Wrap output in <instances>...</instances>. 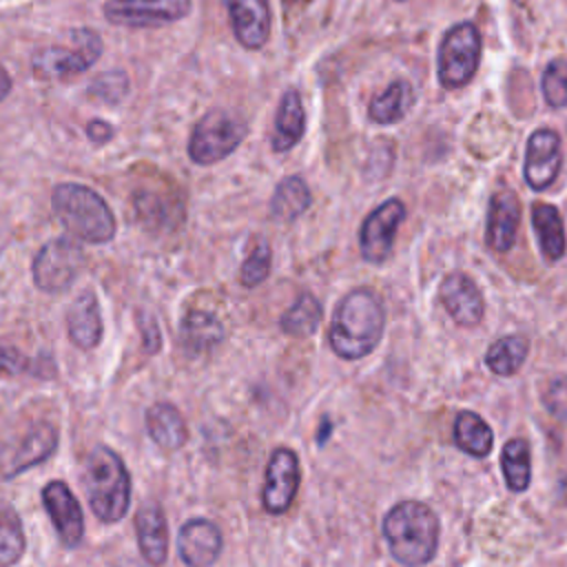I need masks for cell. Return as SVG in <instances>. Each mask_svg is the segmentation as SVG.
Segmentation results:
<instances>
[{"instance_id": "cell-25", "label": "cell", "mask_w": 567, "mask_h": 567, "mask_svg": "<svg viewBox=\"0 0 567 567\" xmlns=\"http://www.w3.org/2000/svg\"><path fill=\"white\" fill-rule=\"evenodd\" d=\"M310 190L306 186V182L297 175H288L284 177L270 199V215L277 221H295L301 213H306V208L310 206Z\"/></svg>"}, {"instance_id": "cell-33", "label": "cell", "mask_w": 567, "mask_h": 567, "mask_svg": "<svg viewBox=\"0 0 567 567\" xmlns=\"http://www.w3.org/2000/svg\"><path fill=\"white\" fill-rule=\"evenodd\" d=\"M270 272V246L266 241H257L246 261L241 264L239 270V281L246 288H252L261 284Z\"/></svg>"}, {"instance_id": "cell-26", "label": "cell", "mask_w": 567, "mask_h": 567, "mask_svg": "<svg viewBox=\"0 0 567 567\" xmlns=\"http://www.w3.org/2000/svg\"><path fill=\"white\" fill-rule=\"evenodd\" d=\"M414 102V93L412 86L405 80H394L383 93H379L370 106H368V115L372 122L377 124H394L399 122L408 109Z\"/></svg>"}, {"instance_id": "cell-36", "label": "cell", "mask_w": 567, "mask_h": 567, "mask_svg": "<svg viewBox=\"0 0 567 567\" xmlns=\"http://www.w3.org/2000/svg\"><path fill=\"white\" fill-rule=\"evenodd\" d=\"M24 368V357L13 346H0V377H13Z\"/></svg>"}, {"instance_id": "cell-39", "label": "cell", "mask_w": 567, "mask_h": 567, "mask_svg": "<svg viewBox=\"0 0 567 567\" xmlns=\"http://www.w3.org/2000/svg\"><path fill=\"white\" fill-rule=\"evenodd\" d=\"M295 2H303V0H295Z\"/></svg>"}, {"instance_id": "cell-10", "label": "cell", "mask_w": 567, "mask_h": 567, "mask_svg": "<svg viewBox=\"0 0 567 567\" xmlns=\"http://www.w3.org/2000/svg\"><path fill=\"white\" fill-rule=\"evenodd\" d=\"M58 445V432L51 423L40 421L27 427L20 439L9 443L4 450H0V476L13 478L22 474L24 470L42 463L51 456V452Z\"/></svg>"}, {"instance_id": "cell-2", "label": "cell", "mask_w": 567, "mask_h": 567, "mask_svg": "<svg viewBox=\"0 0 567 567\" xmlns=\"http://www.w3.org/2000/svg\"><path fill=\"white\" fill-rule=\"evenodd\" d=\"M390 554L405 567L425 565L439 545V518L425 503L401 501L383 518Z\"/></svg>"}, {"instance_id": "cell-11", "label": "cell", "mask_w": 567, "mask_h": 567, "mask_svg": "<svg viewBox=\"0 0 567 567\" xmlns=\"http://www.w3.org/2000/svg\"><path fill=\"white\" fill-rule=\"evenodd\" d=\"M405 217V206L401 199H385L377 206L361 224L359 248L365 261L381 264L390 257L396 228Z\"/></svg>"}, {"instance_id": "cell-20", "label": "cell", "mask_w": 567, "mask_h": 567, "mask_svg": "<svg viewBox=\"0 0 567 567\" xmlns=\"http://www.w3.org/2000/svg\"><path fill=\"white\" fill-rule=\"evenodd\" d=\"M66 328L69 337L75 346L91 350L102 339V317H100V303L91 290L82 292L73 299L66 312Z\"/></svg>"}, {"instance_id": "cell-23", "label": "cell", "mask_w": 567, "mask_h": 567, "mask_svg": "<svg viewBox=\"0 0 567 567\" xmlns=\"http://www.w3.org/2000/svg\"><path fill=\"white\" fill-rule=\"evenodd\" d=\"M532 226L538 237V246L547 261H558L565 255V226L556 206L536 202L532 206Z\"/></svg>"}, {"instance_id": "cell-1", "label": "cell", "mask_w": 567, "mask_h": 567, "mask_svg": "<svg viewBox=\"0 0 567 567\" xmlns=\"http://www.w3.org/2000/svg\"><path fill=\"white\" fill-rule=\"evenodd\" d=\"M383 326L385 312L379 297L370 288H357L334 308L328 330L330 348L341 359H361L377 348Z\"/></svg>"}, {"instance_id": "cell-14", "label": "cell", "mask_w": 567, "mask_h": 567, "mask_svg": "<svg viewBox=\"0 0 567 567\" xmlns=\"http://www.w3.org/2000/svg\"><path fill=\"white\" fill-rule=\"evenodd\" d=\"M44 509L64 547H78L84 536V518L80 503L62 481H51L42 489Z\"/></svg>"}, {"instance_id": "cell-9", "label": "cell", "mask_w": 567, "mask_h": 567, "mask_svg": "<svg viewBox=\"0 0 567 567\" xmlns=\"http://www.w3.org/2000/svg\"><path fill=\"white\" fill-rule=\"evenodd\" d=\"M102 11L111 24L162 27L188 16L190 0H106Z\"/></svg>"}, {"instance_id": "cell-6", "label": "cell", "mask_w": 567, "mask_h": 567, "mask_svg": "<svg viewBox=\"0 0 567 567\" xmlns=\"http://www.w3.org/2000/svg\"><path fill=\"white\" fill-rule=\"evenodd\" d=\"M246 133L248 126L237 113L213 109L195 124L188 140V155L195 164H215L228 157L244 142Z\"/></svg>"}, {"instance_id": "cell-27", "label": "cell", "mask_w": 567, "mask_h": 567, "mask_svg": "<svg viewBox=\"0 0 567 567\" xmlns=\"http://www.w3.org/2000/svg\"><path fill=\"white\" fill-rule=\"evenodd\" d=\"M454 441L470 456H487L492 452L494 434L478 414L463 410L454 421Z\"/></svg>"}, {"instance_id": "cell-15", "label": "cell", "mask_w": 567, "mask_h": 567, "mask_svg": "<svg viewBox=\"0 0 567 567\" xmlns=\"http://www.w3.org/2000/svg\"><path fill=\"white\" fill-rule=\"evenodd\" d=\"M441 301L447 315L463 328H474L483 319V295L465 272H452L441 281Z\"/></svg>"}, {"instance_id": "cell-18", "label": "cell", "mask_w": 567, "mask_h": 567, "mask_svg": "<svg viewBox=\"0 0 567 567\" xmlns=\"http://www.w3.org/2000/svg\"><path fill=\"white\" fill-rule=\"evenodd\" d=\"M520 221V204L512 190H498L489 199L487 208V246L496 252H505L512 248L516 230Z\"/></svg>"}, {"instance_id": "cell-19", "label": "cell", "mask_w": 567, "mask_h": 567, "mask_svg": "<svg viewBox=\"0 0 567 567\" xmlns=\"http://www.w3.org/2000/svg\"><path fill=\"white\" fill-rule=\"evenodd\" d=\"M137 545L146 563L159 567L168 554V525L157 503H144L135 514Z\"/></svg>"}, {"instance_id": "cell-4", "label": "cell", "mask_w": 567, "mask_h": 567, "mask_svg": "<svg viewBox=\"0 0 567 567\" xmlns=\"http://www.w3.org/2000/svg\"><path fill=\"white\" fill-rule=\"evenodd\" d=\"M51 206L60 224L82 241L104 244L115 235V217L111 208L84 184H58L51 195Z\"/></svg>"}, {"instance_id": "cell-8", "label": "cell", "mask_w": 567, "mask_h": 567, "mask_svg": "<svg viewBox=\"0 0 567 567\" xmlns=\"http://www.w3.org/2000/svg\"><path fill=\"white\" fill-rule=\"evenodd\" d=\"M84 264V252L78 241L55 237L44 244L33 259V281L44 292L66 290Z\"/></svg>"}, {"instance_id": "cell-22", "label": "cell", "mask_w": 567, "mask_h": 567, "mask_svg": "<svg viewBox=\"0 0 567 567\" xmlns=\"http://www.w3.org/2000/svg\"><path fill=\"white\" fill-rule=\"evenodd\" d=\"M146 430L153 443L168 452L179 450L188 436L179 410L171 403H155L146 410Z\"/></svg>"}, {"instance_id": "cell-29", "label": "cell", "mask_w": 567, "mask_h": 567, "mask_svg": "<svg viewBox=\"0 0 567 567\" xmlns=\"http://www.w3.org/2000/svg\"><path fill=\"white\" fill-rule=\"evenodd\" d=\"M501 467L512 492H525L532 481L529 445L525 439H509L501 450Z\"/></svg>"}, {"instance_id": "cell-37", "label": "cell", "mask_w": 567, "mask_h": 567, "mask_svg": "<svg viewBox=\"0 0 567 567\" xmlns=\"http://www.w3.org/2000/svg\"><path fill=\"white\" fill-rule=\"evenodd\" d=\"M86 135L91 137V142L95 144H104L113 137V126L104 120H91L89 126H86Z\"/></svg>"}, {"instance_id": "cell-17", "label": "cell", "mask_w": 567, "mask_h": 567, "mask_svg": "<svg viewBox=\"0 0 567 567\" xmlns=\"http://www.w3.org/2000/svg\"><path fill=\"white\" fill-rule=\"evenodd\" d=\"M177 551L188 567H210L221 551V532L206 518H190L179 529Z\"/></svg>"}, {"instance_id": "cell-5", "label": "cell", "mask_w": 567, "mask_h": 567, "mask_svg": "<svg viewBox=\"0 0 567 567\" xmlns=\"http://www.w3.org/2000/svg\"><path fill=\"white\" fill-rule=\"evenodd\" d=\"M71 44H53L33 55V73L40 80H71L91 69L102 53V38L93 29H73Z\"/></svg>"}, {"instance_id": "cell-38", "label": "cell", "mask_w": 567, "mask_h": 567, "mask_svg": "<svg viewBox=\"0 0 567 567\" xmlns=\"http://www.w3.org/2000/svg\"><path fill=\"white\" fill-rule=\"evenodd\" d=\"M9 91H11V78H9V73L0 66V102L9 95Z\"/></svg>"}, {"instance_id": "cell-7", "label": "cell", "mask_w": 567, "mask_h": 567, "mask_svg": "<svg viewBox=\"0 0 567 567\" xmlns=\"http://www.w3.org/2000/svg\"><path fill=\"white\" fill-rule=\"evenodd\" d=\"M481 35L472 22L454 24L439 47V82L445 89L465 86L478 66Z\"/></svg>"}, {"instance_id": "cell-34", "label": "cell", "mask_w": 567, "mask_h": 567, "mask_svg": "<svg viewBox=\"0 0 567 567\" xmlns=\"http://www.w3.org/2000/svg\"><path fill=\"white\" fill-rule=\"evenodd\" d=\"M126 91H128V80L122 71H109V73L100 75L97 80H93L89 86L91 97H97V100L111 102V104L120 102Z\"/></svg>"}, {"instance_id": "cell-21", "label": "cell", "mask_w": 567, "mask_h": 567, "mask_svg": "<svg viewBox=\"0 0 567 567\" xmlns=\"http://www.w3.org/2000/svg\"><path fill=\"white\" fill-rule=\"evenodd\" d=\"M306 131V111L303 102L297 89H288L277 106V117H275V128L270 135V146L275 153H284L292 148Z\"/></svg>"}, {"instance_id": "cell-28", "label": "cell", "mask_w": 567, "mask_h": 567, "mask_svg": "<svg viewBox=\"0 0 567 567\" xmlns=\"http://www.w3.org/2000/svg\"><path fill=\"white\" fill-rule=\"evenodd\" d=\"M527 339L520 334H507L496 339L487 352H485V363L487 368L498 374V377H509L514 372H518V368L523 365L525 357H527Z\"/></svg>"}, {"instance_id": "cell-32", "label": "cell", "mask_w": 567, "mask_h": 567, "mask_svg": "<svg viewBox=\"0 0 567 567\" xmlns=\"http://www.w3.org/2000/svg\"><path fill=\"white\" fill-rule=\"evenodd\" d=\"M543 95L549 106H567V60H551L543 73Z\"/></svg>"}, {"instance_id": "cell-35", "label": "cell", "mask_w": 567, "mask_h": 567, "mask_svg": "<svg viewBox=\"0 0 567 567\" xmlns=\"http://www.w3.org/2000/svg\"><path fill=\"white\" fill-rule=\"evenodd\" d=\"M547 408L558 414V416H567V379H556L549 385L547 392Z\"/></svg>"}, {"instance_id": "cell-24", "label": "cell", "mask_w": 567, "mask_h": 567, "mask_svg": "<svg viewBox=\"0 0 567 567\" xmlns=\"http://www.w3.org/2000/svg\"><path fill=\"white\" fill-rule=\"evenodd\" d=\"M221 337H224V328L210 312L190 310L182 319L179 341H182L184 350L190 354H202V352L210 350L213 346H217L221 341Z\"/></svg>"}, {"instance_id": "cell-3", "label": "cell", "mask_w": 567, "mask_h": 567, "mask_svg": "<svg viewBox=\"0 0 567 567\" xmlns=\"http://www.w3.org/2000/svg\"><path fill=\"white\" fill-rule=\"evenodd\" d=\"M82 485L93 514L104 523H117L128 512L131 476L122 458L106 445H97L84 461Z\"/></svg>"}, {"instance_id": "cell-31", "label": "cell", "mask_w": 567, "mask_h": 567, "mask_svg": "<svg viewBox=\"0 0 567 567\" xmlns=\"http://www.w3.org/2000/svg\"><path fill=\"white\" fill-rule=\"evenodd\" d=\"M27 540L20 516L11 505L0 503V567H9L24 554Z\"/></svg>"}, {"instance_id": "cell-12", "label": "cell", "mask_w": 567, "mask_h": 567, "mask_svg": "<svg viewBox=\"0 0 567 567\" xmlns=\"http://www.w3.org/2000/svg\"><path fill=\"white\" fill-rule=\"evenodd\" d=\"M297 487H299V458L292 450L277 447L270 454L266 478H264L261 501L266 512L284 514L292 505L297 496Z\"/></svg>"}, {"instance_id": "cell-30", "label": "cell", "mask_w": 567, "mask_h": 567, "mask_svg": "<svg viewBox=\"0 0 567 567\" xmlns=\"http://www.w3.org/2000/svg\"><path fill=\"white\" fill-rule=\"evenodd\" d=\"M319 321H321V303L310 292H303L284 312L281 330L286 334H292V337H308L317 330Z\"/></svg>"}, {"instance_id": "cell-13", "label": "cell", "mask_w": 567, "mask_h": 567, "mask_svg": "<svg viewBox=\"0 0 567 567\" xmlns=\"http://www.w3.org/2000/svg\"><path fill=\"white\" fill-rule=\"evenodd\" d=\"M563 164L560 137L554 128H538L532 133L525 153V182L534 190H545L558 175Z\"/></svg>"}, {"instance_id": "cell-16", "label": "cell", "mask_w": 567, "mask_h": 567, "mask_svg": "<svg viewBox=\"0 0 567 567\" xmlns=\"http://www.w3.org/2000/svg\"><path fill=\"white\" fill-rule=\"evenodd\" d=\"M228 9L237 42L246 49H259L270 35L268 0H221Z\"/></svg>"}]
</instances>
